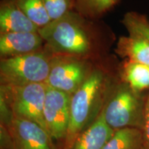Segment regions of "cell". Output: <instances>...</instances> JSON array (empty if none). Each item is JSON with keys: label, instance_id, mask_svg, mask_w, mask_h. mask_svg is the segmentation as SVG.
<instances>
[{"label": "cell", "instance_id": "obj_1", "mask_svg": "<svg viewBox=\"0 0 149 149\" xmlns=\"http://www.w3.org/2000/svg\"><path fill=\"white\" fill-rule=\"evenodd\" d=\"M107 82L105 74L94 70L81 86L71 95L70 122L62 149H70L74 141L88 128L103 109L107 100Z\"/></svg>", "mask_w": 149, "mask_h": 149}, {"label": "cell", "instance_id": "obj_2", "mask_svg": "<svg viewBox=\"0 0 149 149\" xmlns=\"http://www.w3.org/2000/svg\"><path fill=\"white\" fill-rule=\"evenodd\" d=\"M77 14L70 11L38 30L39 34L53 53L81 57L88 53L91 42Z\"/></svg>", "mask_w": 149, "mask_h": 149}, {"label": "cell", "instance_id": "obj_3", "mask_svg": "<svg viewBox=\"0 0 149 149\" xmlns=\"http://www.w3.org/2000/svg\"><path fill=\"white\" fill-rule=\"evenodd\" d=\"M145 104L141 93L122 81L109 95L102 111L106 122L114 130L124 128L142 130Z\"/></svg>", "mask_w": 149, "mask_h": 149}, {"label": "cell", "instance_id": "obj_4", "mask_svg": "<svg viewBox=\"0 0 149 149\" xmlns=\"http://www.w3.org/2000/svg\"><path fill=\"white\" fill-rule=\"evenodd\" d=\"M53 58L42 51L2 58L0 62L1 86L46 83Z\"/></svg>", "mask_w": 149, "mask_h": 149}, {"label": "cell", "instance_id": "obj_5", "mask_svg": "<svg viewBox=\"0 0 149 149\" xmlns=\"http://www.w3.org/2000/svg\"><path fill=\"white\" fill-rule=\"evenodd\" d=\"M47 89L46 83L19 86H1V99L6 104L13 115L36 122L47 130L44 117Z\"/></svg>", "mask_w": 149, "mask_h": 149}, {"label": "cell", "instance_id": "obj_6", "mask_svg": "<svg viewBox=\"0 0 149 149\" xmlns=\"http://www.w3.org/2000/svg\"><path fill=\"white\" fill-rule=\"evenodd\" d=\"M79 57L68 55L53 57L46 85L72 95L89 74L86 64Z\"/></svg>", "mask_w": 149, "mask_h": 149}, {"label": "cell", "instance_id": "obj_7", "mask_svg": "<svg viewBox=\"0 0 149 149\" xmlns=\"http://www.w3.org/2000/svg\"><path fill=\"white\" fill-rule=\"evenodd\" d=\"M71 95L48 86L44 105L46 128L53 140L64 141L70 122Z\"/></svg>", "mask_w": 149, "mask_h": 149}, {"label": "cell", "instance_id": "obj_8", "mask_svg": "<svg viewBox=\"0 0 149 149\" xmlns=\"http://www.w3.org/2000/svg\"><path fill=\"white\" fill-rule=\"evenodd\" d=\"M6 128L13 149H55L47 130L33 121L13 115Z\"/></svg>", "mask_w": 149, "mask_h": 149}, {"label": "cell", "instance_id": "obj_9", "mask_svg": "<svg viewBox=\"0 0 149 149\" xmlns=\"http://www.w3.org/2000/svg\"><path fill=\"white\" fill-rule=\"evenodd\" d=\"M44 42L38 32L1 33L0 55L5 58L35 53Z\"/></svg>", "mask_w": 149, "mask_h": 149}, {"label": "cell", "instance_id": "obj_10", "mask_svg": "<svg viewBox=\"0 0 149 149\" xmlns=\"http://www.w3.org/2000/svg\"><path fill=\"white\" fill-rule=\"evenodd\" d=\"M38 28L19 8L15 0H2L0 5V31L6 33H36Z\"/></svg>", "mask_w": 149, "mask_h": 149}, {"label": "cell", "instance_id": "obj_11", "mask_svg": "<svg viewBox=\"0 0 149 149\" xmlns=\"http://www.w3.org/2000/svg\"><path fill=\"white\" fill-rule=\"evenodd\" d=\"M114 132L102 111L95 122L78 136L70 149H102Z\"/></svg>", "mask_w": 149, "mask_h": 149}, {"label": "cell", "instance_id": "obj_12", "mask_svg": "<svg viewBox=\"0 0 149 149\" xmlns=\"http://www.w3.org/2000/svg\"><path fill=\"white\" fill-rule=\"evenodd\" d=\"M116 52L126 60L149 66V41L144 37L133 34L120 37Z\"/></svg>", "mask_w": 149, "mask_h": 149}, {"label": "cell", "instance_id": "obj_13", "mask_svg": "<svg viewBox=\"0 0 149 149\" xmlns=\"http://www.w3.org/2000/svg\"><path fill=\"white\" fill-rule=\"evenodd\" d=\"M122 81L139 93L149 88V66L126 60L122 68Z\"/></svg>", "mask_w": 149, "mask_h": 149}, {"label": "cell", "instance_id": "obj_14", "mask_svg": "<svg viewBox=\"0 0 149 149\" xmlns=\"http://www.w3.org/2000/svg\"><path fill=\"white\" fill-rule=\"evenodd\" d=\"M143 145L142 130L135 128H124L115 130L102 149H140Z\"/></svg>", "mask_w": 149, "mask_h": 149}, {"label": "cell", "instance_id": "obj_15", "mask_svg": "<svg viewBox=\"0 0 149 149\" xmlns=\"http://www.w3.org/2000/svg\"><path fill=\"white\" fill-rule=\"evenodd\" d=\"M22 12L38 29L51 22L43 0H15Z\"/></svg>", "mask_w": 149, "mask_h": 149}, {"label": "cell", "instance_id": "obj_16", "mask_svg": "<svg viewBox=\"0 0 149 149\" xmlns=\"http://www.w3.org/2000/svg\"><path fill=\"white\" fill-rule=\"evenodd\" d=\"M123 23L129 34L139 35L149 41V21L146 17L137 13L126 14Z\"/></svg>", "mask_w": 149, "mask_h": 149}, {"label": "cell", "instance_id": "obj_17", "mask_svg": "<svg viewBox=\"0 0 149 149\" xmlns=\"http://www.w3.org/2000/svg\"><path fill=\"white\" fill-rule=\"evenodd\" d=\"M51 21L58 19L71 11L74 0H43Z\"/></svg>", "mask_w": 149, "mask_h": 149}, {"label": "cell", "instance_id": "obj_18", "mask_svg": "<svg viewBox=\"0 0 149 149\" xmlns=\"http://www.w3.org/2000/svg\"><path fill=\"white\" fill-rule=\"evenodd\" d=\"M84 10L95 14H101L113 8L119 0H74Z\"/></svg>", "mask_w": 149, "mask_h": 149}, {"label": "cell", "instance_id": "obj_19", "mask_svg": "<svg viewBox=\"0 0 149 149\" xmlns=\"http://www.w3.org/2000/svg\"><path fill=\"white\" fill-rule=\"evenodd\" d=\"M144 145L149 149V94L146 100L144 111V122L143 127Z\"/></svg>", "mask_w": 149, "mask_h": 149}, {"label": "cell", "instance_id": "obj_20", "mask_svg": "<svg viewBox=\"0 0 149 149\" xmlns=\"http://www.w3.org/2000/svg\"><path fill=\"white\" fill-rule=\"evenodd\" d=\"M140 149H148V148H146V147L144 146V145H143V146H141V148Z\"/></svg>", "mask_w": 149, "mask_h": 149}]
</instances>
